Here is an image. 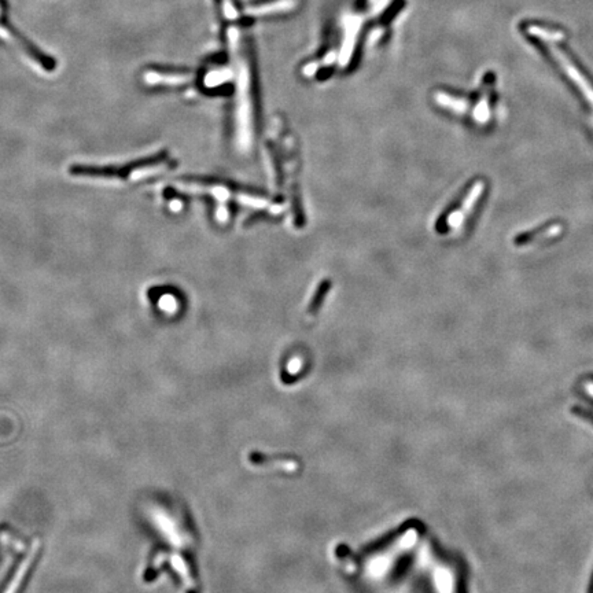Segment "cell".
<instances>
[{
  "label": "cell",
  "mask_w": 593,
  "mask_h": 593,
  "mask_svg": "<svg viewBox=\"0 0 593 593\" xmlns=\"http://www.w3.org/2000/svg\"><path fill=\"white\" fill-rule=\"evenodd\" d=\"M525 33L540 47L544 52L550 54L554 62L565 73V76L574 84V87L584 96L593 113V84L588 76L581 70L580 65L570 55L569 48L565 44V34L547 25L541 23H526Z\"/></svg>",
  "instance_id": "6da1fadb"
},
{
  "label": "cell",
  "mask_w": 593,
  "mask_h": 593,
  "mask_svg": "<svg viewBox=\"0 0 593 593\" xmlns=\"http://www.w3.org/2000/svg\"><path fill=\"white\" fill-rule=\"evenodd\" d=\"M249 54H240L239 56V73H238V93L235 106V129H236V144L239 148H247L251 142V128L254 115V100H253V73L251 60L247 58Z\"/></svg>",
  "instance_id": "7a4b0ae2"
},
{
  "label": "cell",
  "mask_w": 593,
  "mask_h": 593,
  "mask_svg": "<svg viewBox=\"0 0 593 593\" xmlns=\"http://www.w3.org/2000/svg\"><path fill=\"white\" fill-rule=\"evenodd\" d=\"M173 162L168 159L166 153H162L157 157L140 159L139 162L132 164L131 166L114 169V168H84L74 166L70 172L78 176H89V177H118V179H133L135 176H144L151 173L153 170H159L172 165Z\"/></svg>",
  "instance_id": "3957f363"
},
{
  "label": "cell",
  "mask_w": 593,
  "mask_h": 593,
  "mask_svg": "<svg viewBox=\"0 0 593 593\" xmlns=\"http://www.w3.org/2000/svg\"><path fill=\"white\" fill-rule=\"evenodd\" d=\"M192 74L187 70L150 69L144 73L143 80L150 87H183L192 80Z\"/></svg>",
  "instance_id": "277c9868"
},
{
  "label": "cell",
  "mask_w": 593,
  "mask_h": 593,
  "mask_svg": "<svg viewBox=\"0 0 593 593\" xmlns=\"http://www.w3.org/2000/svg\"><path fill=\"white\" fill-rule=\"evenodd\" d=\"M482 190H484V184H482V183H477V184L473 187V190L470 191V194H469V195H467V198L465 199V206H463V209H460V210L455 212L452 216H449L448 223H449V225H451V227L458 228V227H460V225H462V223L465 221V220H463V219H465V216H466L467 213H470V212H471V209L474 208L475 202L478 201V197L481 195Z\"/></svg>",
  "instance_id": "5b68a950"
},
{
  "label": "cell",
  "mask_w": 593,
  "mask_h": 593,
  "mask_svg": "<svg viewBox=\"0 0 593 593\" xmlns=\"http://www.w3.org/2000/svg\"><path fill=\"white\" fill-rule=\"evenodd\" d=\"M158 306L168 315H175L179 309V298L173 293H164L158 298Z\"/></svg>",
  "instance_id": "8992f818"
},
{
  "label": "cell",
  "mask_w": 593,
  "mask_h": 593,
  "mask_svg": "<svg viewBox=\"0 0 593 593\" xmlns=\"http://www.w3.org/2000/svg\"><path fill=\"white\" fill-rule=\"evenodd\" d=\"M585 390H587V393L591 396L593 399V382H588L587 385H585Z\"/></svg>",
  "instance_id": "52a82bcc"
}]
</instances>
